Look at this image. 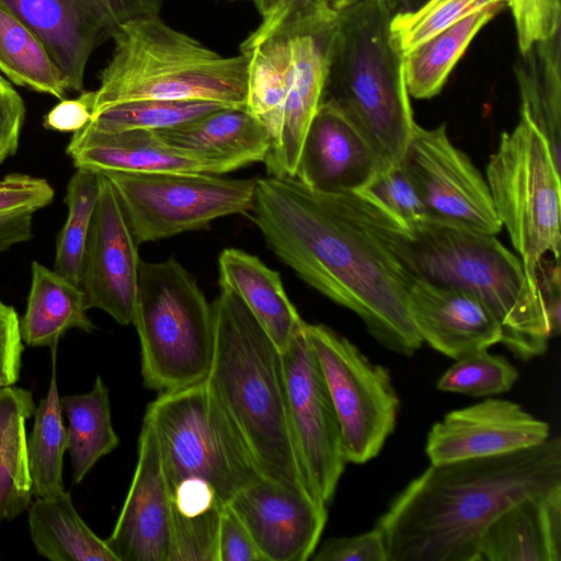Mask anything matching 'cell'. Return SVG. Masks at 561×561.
<instances>
[{"label": "cell", "mask_w": 561, "mask_h": 561, "mask_svg": "<svg viewBox=\"0 0 561 561\" xmlns=\"http://www.w3.org/2000/svg\"><path fill=\"white\" fill-rule=\"evenodd\" d=\"M99 173L77 169L66 190L67 219L56 241L54 271L80 285L85 244L99 196Z\"/></svg>", "instance_id": "cell-34"}, {"label": "cell", "mask_w": 561, "mask_h": 561, "mask_svg": "<svg viewBox=\"0 0 561 561\" xmlns=\"http://www.w3.org/2000/svg\"><path fill=\"white\" fill-rule=\"evenodd\" d=\"M99 196L85 244L80 286L89 309L118 324L133 323L140 259L137 242L110 180L99 173Z\"/></svg>", "instance_id": "cell-16"}, {"label": "cell", "mask_w": 561, "mask_h": 561, "mask_svg": "<svg viewBox=\"0 0 561 561\" xmlns=\"http://www.w3.org/2000/svg\"><path fill=\"white\" fill-rule=\"evenodd\" d=\"M358 0H329L330 7L336 12H340V11L351 7L352 4H354Z\"/></svg>", "instance_id": "cell-49"}, {"label": "cell", "mask_w": 561, "mask_h": 561, "mask_svg": "<svg viewBox=\"0 0 561 561\" xmlns=\"http://www.w3.org/2000/svg\"><path fill=\"white\" fill-rule=\"evenodd\" d=\"M229 505L266 561L309 560L328 520L325 503L263 477L240 490Z\"/></svg>", "instance_id": "cell-17"}, {"label": "cell", "mask_w": 561, "mask_h": 561, "mask_svg": "<svg viewBox=\"0 0 561 561\" xmlns=\"http://www.w3.org/2000/svg\"><path fill=\"white\" fill-rule=\"evenodd\" d=\"M23 341L15 309L0 299V387L20 378Z\"/></svg>", "instance_id": "cell-43"}, {"label": "cell", "mask_w": 561, "mask_h": 561, "mask_svg": "<svg viewBox=\"0 0 561 561\" xmlns=\"http://www.w3.org/2000/svg\"><path fill=\"white\" fill-rule=\"evenodd\" d=\"M137 244L207 227L213 220L248 214L256 180L207 173L106 172Z\"/></svg>", "instance_id": "cell-11"}, {"label": "cell", "mask_w": 561, "mask_h": 561, "mask_svg": "<svg viewBox=\"0 0 561 561\" xmlns=\"http://www.w3.org/2000/svg\"><path fill=\"white\" fill-rule=\"evenodd\" d=\"M133 323L146 388L167 392L207 377L214 337L211 305L178 260L140 262Z\"/></svg>", "instance_id": "cell-9"}, {"label": "cell", "mask_w": 561, "mask_h": 561, "mask_svg": "<svg viewBox=\"0 0 561 561\" xmlns=\"http://www.w3.org/2000/svg\"><path fill=\"white\" fill-rule=\"evenodd\" d=\"M219 285L233 290L283 353L305 321L289 300L280 274L257 256L225 249L218 257Z\"/></svg>", "instance_id": "cell-25"}, {"label": "cell", "mask_w": 561, "mask_h": 561, "mask_svg": "<svg viewBox=\"0 0 561 561\" xmlns=\"http://www.w3.org/2000/svg\"><path fill=\"white\" fill-rule=\"evenodd\" d=\"M144 420L157 436L175 528L216 527L231 499L262 477L206 378L160 392Z\"/></svg>", "instance_id": "cell-5"}, {"label": "cell", "mask_w": 561, "mask_h": 561, "mask_svg": "<svg viewBox=\"0 0 561 561\" xmlns=\"http://www.w3.org/2000/svg\"><path fill=\"white\" fill-rule=\"evenodd\" d=\"M505 4L496 3L474 12L404 54L403 71L408 93L422 100L438 94L477 33Z\"/></svg>", "instance_id": "cell-30"}, {"label": "cell", "mask_w": 561, "mask_h": 561, "mask_svg": "<svg viewBox=\"0 0 561 561\" xmlns=\"http://www.w3.org/2000/svg\"><path fill=\"white\" fill-rule=\"evenodd\" d=\"M87 297L77 285L41 263L32 262L26 309L20 319L22 341L31 347L58 346L70 329L95 330L88 316Z\"/></svg>", "instance_id": "cell-26"}, {"label": "cell", "mask_w": 561, "mask_h": 561, "mask_svg": "<svg viewBox=\"0 0 561 561\" xmlns=\"http://www.w3.org/2000/svg\"><path fill=\"white\" fill-rule=\"evenodd\" d=\"M211 309L209 387L260 474L317 497L294 438L282 352L233 290L220 287Z\"/></svg>", "instance_id": "cell-4"}, {"label": "cell", "mask_w": 561, "mask_h": 561, "mask_svg": "<svg viewBox=\"0 0 561 561\" xmlns=\"http://www.w3.org/2000/svg\"><path fill=\"white\" fill-rule=\"evenodd\" d=\"M33 394L15 385L0 387V524L24 513L33 496L26 421Z\"/></svg>", "instance_id": "cell-28"}, {"label": "cell", "mask_w": 561, "mask_h": 561, "mask_svg": "<svg viewBox=\"0 0 561 561\" xmlns=\"http://www.w3.org/2000/svg\"><path fill=\"white\" fill-rule=\"evenodd\" d=\"M560 560L561 488L504 511L488 527L479 546V561Z\"/></svg>", "instance_id": "cell-24"}, {"label": "cell", "mask_w": 561, "mask_h": 561, "mask_svg": "<svg viewBox=\"0 0 561 561\" xmlns=\"http://www.w3.org/2000/svg\"><path fill=\"white\" fill-rule=\"evenodd\" d=\"M68 421L72 483L79 484L94 465L119 445L111 417L108 388L101 376L89 392L60 398Z\"/></svg>", "instance_id": "cell-31"}, {"label": "cell", "mask_w": 561, "mask_h": 561, "mask_svg": "<svg viewBox=\"0 0 561 561\" xmlns=\"http://www.w3.org/2000/svg\"><path fill=\"white\" fill-rule=\"evenodd\" d=\"M53 351V371L45 397L36 405L33 430L27 438L28 462L33 495L45 497L64 491V455L68 448L67 427L56 375V352Z\"/></svg>", "instance_id": "cell-32"}, {"label": "cell", "mask_w": 561, "mask_h": 561, "mask_svg": "<svg viewBox=\"0 0 561 561\" xmlns=\"http://www.w3.org/2000/svg\"><path fill=\"white\" fill-rule=\"evenodd\" d=\"M485 180L496 215L518 252L530 284L551 254L560 259V168L536 126L520 114L490 156Z\"/></svg>", "instance_id": "cell-10"}, {"label": "cell", "mask_w": 561, "mask_h": 561, "mask_svg": "<svg viewBox=\"0 0 561 561\" xmlns=\"http://www.w3.org/2000/svg\"><path fill=\"white\" fill-rule=\"evenodd\" d=\"M412 321L437 352L458 359L501 343L502 330L493 313L472 294L416 278L409 294Z\"/></svg>", "instance_id": "cell-21"}, {"label": "cell", "mask_w": 561, "mask_h": 561, "mask_svg": "<svg viewBox=\"0 0 561 561\" xmlns=\"http://www.w3.org/2000/svg\"><path fill=\"white\" fill-rule=\"evenodd\" d=\"M137 465L106 545L118 561H170L172 511L154 431L144 420Z\"/></svg>", "instance_id": "cell-19"}, {"label": "cell", "mask_w": 561, "mask_h": 561, "mask_svg": "<svg viewBox=\"0 0 561 561\" xmlns=\"http://www.w3.org/2000/svg\"><path fill=\"white\" fill-rule=\"evenodd\" d=\"M39 39L66 91H83L93 50L124 23L159 15L163 0H0Z\"/></svg>", "instance_id": "cell-14"}, {"label": "cell", "mask_w": 561, "mask_h": 561, "mask_svg": "<svg viewBox=\"0 0 561 561\" xmlns=\"http://www.w3.org/2000/svg\"><path fill=\"white\" fill-rule=\"evenodd\" d=\"M560 32L519 51L515 75L520 114L547 139L560 168L561 147V50Z\"/></svg>", "instance_id": "cell-27"}, {"label": "cell", "mask_w": 561, "mask_h": 561, "mask_svg": "<svg viewBox=\"0 0 561 561\" xmlns=\"http://www.w3.org/2000/svg\"><path fill=\"white\" fill-rule=\"evenodd\" d=\"M55 196L53 186L42 178L11 173L0 179V216L31 211L48 206Z\"/></svg>", "instance_id": "cell-40"}, {"label": "cell", "mask_w": 561, "mask_h": 561, "mask_svg": "<svg viewBox=\"0 0 561 561\" xmlns=\"http://www.w3.org/2000/svg\"><path fill=\"white\" fill-rule=\"evenodd\" d=\"M518 376V370L504 356L481 350L456 359L436 386L446 392L492 397L510 391Z\"/></svg>", "instance_id": "cell-37"}, {"label": "cell", "mask_w": 561, "mask_h": 561, "mask_svg": "<svg viewBox=\"0 0 561 561\" xmlns=\"http://www.w3.org/2000/svg\"><path fill=\"white\" fill-rule=\"evenodd\" d=\"M392 15L382 0H358L339 12L323 94L366 137L385 170L401 163L416 124L403 56L390 34Z\"/></svg>", "instance_id": "cell-7"}, {"label": "cell", "mask_w": 561, "mask_h": 561, "mask_svg": "<svg viewBox=\"0 0 561 561\" xmlns=\"http://www.w3.org/2000/svg\"><path fill=\"white\" fill-rule=\"evenodd\" d=\"M340 424L347 462L377 457L396 428L400 400L387 368L324 324L306 323Z\"/></svg>", "instance_id": "cell-12"}, {"label": "cell", "mask_w": 561, "mask_h": 561, "mask_svg": "<svg viewBox=\"0 0 561 561\" xmlns=\"http://www.w3.org/2000/svg\"><path fill=\"white\" fill-rule=\"evenodd\" d=\"M411 255L422 278L480 299L515 357L529 360L546 353L550 334L540 290L530 284L519 256L495 234L425 221L411 230Z\"/></svg>", "instance_id": "cell-8"}, {"label": "cell", "mask_w": 561, "mask_h": 561, "mask_svg": "<svg viewBox=\"0 0 561 561\" xmlns=\"http://www.w3.org/2000/svg\"><path fill=\"white\" fill-rule=\"evenodd\" d=\"M385 171L366 137L333 102L323 100L307 130L296 179L323 193L366 188Z\"/></svg>", "instance_id": "cell-20"}, {"label": "cell", "mask_w": 561, "mask_h": 561, "mask_svg": "<svg viewBox=\"0 0 561 561\" xmlns=\"http://www.w3.org/2000/svg\"><path fill=\"white\" fill-rule=\"evenodd\" d=\"M561 488V439L431 463L391 501L376 526L388 561H479L488 527L507 508Z\"/></svg>", "instance_id": "cell-2"}, {"label": "cell", "mask_w": 561, "mask_h": 561, "mask_svg": "<svg viewBox=\"0 0 561 561\" xmlns=\"http://www.w3.org/2000/svg\"><path fill=\"white\" fill-rule=\"evenodd\" d=\"M227 107L205 101L141 100L114 104L94 112L90 124L103 131L161 130Z\"/></svg>", "instance_id": "cell-35"}, {"label": "cell", "mask_w": 561, "mask_h": 561, "mask_svg": "<svg viewBox=\"0 0 561 561\" xmlns=\"http://www.w3.org/2000/svg\"><path fill=\"white\" fill-rule=\"evenodd\" d=\"M94 91H82L76 99L60 100L43 119L46 129L77 131L92 119Z\"/></svg>", "instance_id": "cell-45"}, {"label": "cell", "mask_w": 561, "mask_h": 561, "mask_svg": "<svg viewBox=\"0 0 561 561\" xmlns=\"http://www.w3.org/2000/svg\"><path fill=\"white\" fill-rule=\"evenodd\" d=\"M250 213L270 249L381 346L405 357L422 346L409 309L419 277L411 231L366 191L323 193L270 176L256 180Z\"/></svg>", "instance_id": "cell-1"}, {"label": "cell", "mask_w": 561, "mask_h": 561, "mask_svg": "<svg viewBox=\"0 0 561 561\" xmlns=\"http://www.w3.org/2000/svg\"><path fill=\"white\" fill-rule=\"evenodd\" d=\"M550 426L504 399L488 398L447 413L430 430L425 453L431 463L490 457L546 442Z\"/></svg>", "instance_id": "cell-18"}, {"label": "cell", "mask_w": 561, "mask_h": 561, "mask_svg": "<svg viewBox=\"0 0 561 561\" xmlns=\"http://www.w3.org/2000/svg\"><path fill=\"white\" fill-rule=\"evenodd\" d=\"M31 539L37 553L51 561H118L77 513L65 490L36 497L27 508Z\"/></svg>", "instance_id": "cell-29"}, {"label": "cell", "mask_w": 561, "mask_h": 561, "mask_svg": "<svg viewBox=\"0 0 561 561\" xmlns=\"http://www.w3.org/2000/svg\"><path fill=\"white\" fill-rule=\"evenodd\" d=\"M24 119L22 98L0 75V163L16 152Z\"/></svg>", "instance_id": "cell-44"}, {"label": "cell", "mask_w": 561, "mask_h": 561, "mask_svg": "<svg viewBox=\"0 0 561 561\" xmlns=\"http://www.w3.org/2000/svg\"><path fill=\"white\" fill-rule=\"evenodd\" d=\"M217 561H266L250 531L228 504L218 529Z\"/></svg>", "instance_id": "cell-42"}, {"label": "cell", "mask_w": 561, "mask_h": 561, "mask_svg": "<svg viewBox=\"0 0 561 561\" xmlns=\"http://www.w3.org/2000/svg\"><path fill=\"white\" fill-rule=\"evenodd\" d=\"M506 0H427L390 21L393 44L402 56L468 15Z\"/></svg>", "instance_id": "cell-36"}, {"label": "cell", "mask_w": 561, "mask_h": 561, "mask_svg": "<svg viewBox=\"0 0 561 561\" xmlns=\"http://www.w3.org/2000/svg\"><path fill=\"white\" fill-rule=\"evenodd\" d=\"M560 260H543L538 268L537 282L543 301L550 339L561 330Z\"/></svg>", "instance_id": "cell-46"}, {"label": "cell", "mask_w": 561, "mask_h": 561, "mask_svg": "<svg viewBox=\"0 0 561 561\" xmlns=\"http://www.w3.org/2000/svg\"><path fill=\"white\" fill-rule=\"evenodd\" d=\"M517 35L519 51L560 32V0H506Z\"/></svg>", "instance_id": "cell-39"}, {"label": "cell", "mask_w": 561, "mask_h": 561, "mask_svg": "<svg viewBox=\"0 0 561 561\" xmlns=\"http://www.w3.org/2000/svg\"><path fill=\"white\" fill-rule=\"evenodd\" d=\"M425 207L427 221L496 234V215L485 178L450 141L446 126L415 124L400 163Z\"/></svg>", "instance_id": "cell-13"}, {"label": "cell", "mask_w": 561, "mask_h": 561, "mask_svg": "<svg viewBox=\"0 0 561 561\" xmlns=\"http://www.w3.org/2000/svg\"><path fill=\"white\" fill-rule=\"evenodd\" d=\"M154 134L169 146L222 162L232 171L264 162L272 144L266 126L247 107H221Z\"/></svg>", "instance_id": "cell-23"}, {"label": "cell", "mask_w": 561, "mask_h": 561, "mask_svg": "<svg viewBox=\"0 0 561 561\" xmlns=\"http://www.w3.org/2000/svg\"><path fill=\"white\" fill-rule=\"evenodd\" d=\"M112 39L114 50L100 72L93 113L141 100L247 107L248 64L242 54L224 57L159 15L124 23Z\"/></svg>", "instance_id": "cell-6"}, {"label": "cell", "mask_w": 561, "mask_h": 561, "mask_svg": "<svg viewBox=\"0 0 561 561\" xmlns=\"http://www.w3.org/2000/svg\"><path fill=\"white\" fill-rule=\"evenodd\" d=\"M306 323L282 356L298 456L313 494L328 505L347 461L336 412Z\"/></svg>", "instance_id": "cell-15"}, {"label": "cell", "mask_w": 561, "mask_h": 561, "mask_svg": "<svg viewBox=\"0 0 561 561\" xmlns=\"http://www.w3.org/2000/svg\"><path fill=\"white\" fill-rule=\"evenodd\" d=\"M33 214L24 211L0 216V252L33 237Z\"/></svg>", "instance_id": "cell-47"}, {"label": "cell", "mask_w": 561, "mask_h": 561, "mask_svg": "<svg viewBox=\"0 0 561 561\" xmlns=\"http://www.w3.org/2000/svg\"><path fill=\"white\" fill-rule=\"evenodd\" d=\"M393 14L414 11L427 0H382Z\"/></svg>", "instance_id": "cell-48"}, {"label": "cell", "mask_w": 561, "mask_h": 561, "mask_svg": "<svg viewBox=\"0 0 561 561\" xmlns=\"http://www.w3.org/2000/svg\"><path fill=\"white\" fill-rule=\"evenodd\" d=\"M364 191L403 222L410 231L427 221L425 207L401 164L379 173Z\"/></svg>", "instance_id": "cell-38"}, {"label": "cell", "mask_w": 561, "mask_h": 561, "mask_svg": "<svg viewBox=\"0 0 561 561\" xmlns=\"http://www.w3.org/2000/svg\"><path fill=\"white\" fill-rule=\"evenodd\" d=\"M0 70L14 84L65 99L60 73L44 46L1 1Z\"/></svg>", "instance_id": "cell-33"}, {"label": "cell", "mask_w": 561, "mask_h": 561, "mask_svg": "<svg viewBox=\"0 0 561 561\" xmlns=\"http://www.w3.org/2000/svg\"><path fill=\"white\" fill-rule=\"evenodd\" d=\"M313 561H388L381 530L375 526L355 536L331 537L316 549Z\"/></svg>", "instance_id": "cell-41"}, {"label": "cell", "mask_w": 561, "mask_h": 561, "mask_svg": "<svg viewBox=\"0 0 561 561\" xmlns=\"http://www.w3.org/2000/svg\"><path fill=\"white\" fill-rule=\"evenodd\" d=\"M330 7L290 2L275 8L241 43L247 110L272 138L264 160L275 178H295L309 125L324 94L337 30Z\"/></svg>", "instance_id": "cell-3"}, {"label": "cell", "mask_w": 561, "mask_h": 561, "mask_svg": "<svg viewBox=\"0 0 561 561\" xmlns=\"http://www.w3.org/2000/svg\"><path fill=\"white\" fill-rule=\"evenodd\" d=\"M66 153L76 169L98 173H207L232 170L225 163L202 158L163 142L153 130L103 131L88 123L75 131Z\"/></svg>", "instance_id": "cell-22"}]
</instances>
